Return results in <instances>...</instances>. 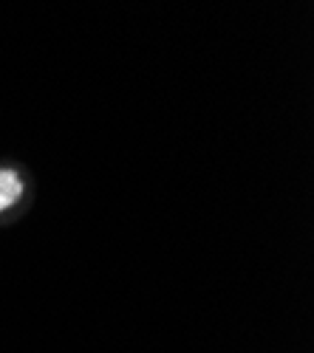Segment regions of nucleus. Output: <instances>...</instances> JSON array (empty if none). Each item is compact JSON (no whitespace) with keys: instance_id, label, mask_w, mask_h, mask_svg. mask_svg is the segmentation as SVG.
<instances>
[{"instance_id":"nucleus-1","label":"nucleus","mask_w":314,"mask_h":353,"mask_svg":"<svg viewBox=\"0 0 314 353\" xmlns=\"http://www.w3.org/2000/svg\"><path fill=\"white\" fill-rule=\"evenodd\" d=\"M23 195V181L17 179V172L12 170H0V212L12 210Z\"/></svg>"}]
</instances>
